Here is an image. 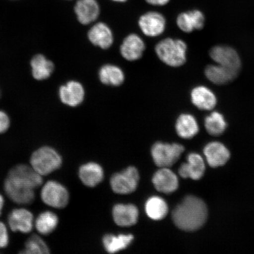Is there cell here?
I'll use <instances>...</instances> for the list:
<instances>
[{
    "instance_id": "obj_1",
    "label": "cell",
    "mask_w": 254,
    "mask_h": 254,
    "mask_svg": "<svg viewBox=\"0 0 254 254\" xmlns=\"http://www.w3.org/2000/svg\"><path fill=\"white\" fill-rule=\"evenodd\" d=\"M43 183L42 176L31 166L17 165L6 177L4 189L8 197L19 205H29L36 197L35 190Z\"/></svg>"
},
{
    "instance_id": "obj_2",
    "label": "cell",
    "mask_w": 254,
    "mask_h": 254,
    "mask_svg": "<svg viewBox=\"0 0 254 254\" xmlns=\"http://www.w3.org/2000/svg\"><path fill=\"white\" fill-rule=\"evenodd\" d=\"M208 209L202 199L192 195L186 196L173 212L174 224L180 229L195 231L205 223Z\"/></svg>"
},
{
    "instance_id": "obj_3",
    "label": "cell",
    "mask_w": 254,
    "mask_h": 254,
    "mask_svg": "<svg viewBox=\"0 0 254 254\" xmlns=\"http://www.w3.org/2000/svg\"><path fill=\"white\" fill-rule=\"evenodd\" d=\"M187 45L185 41L168 37L159 41L155 52L161 62L171 67H180L187 61Z\"/></svg>"
},
{
    "instance_id": "obj_4",
    "label": "cell",
    "mask_w": 254,
    "mask_h": 254,
    "mask_svg": "<svg viewBox=\"0 0 254 254\" xmlns=\"http://www.w3.org/2000/svg\"><path fill=\"white\" fill-rule=\"evenodd\" d=\"M30 164L33 169L41 176H46L61 167L62 159L55 149L43 147L32 154Z\"/></svg>"
},
{
    "instance_id": "obj_5",
    "label": "cell",
    "mask_w": 254,
    "mask_h": 254,
    "mask_svg": "<svg viewBox=\"0 0 254 254\" xmlns=\"http://www.w3.org/2000/svg\"><path fill=\"white\" fill-rule=\"evenodd\" d=\"M184 151L183 145L157 142L152 148L151 153L155 164L161 168L171 167L179 160Z\"/></svg>"
},
{
    "instance_id": "obj_6",
    "label": "cell",
    "mask_w": 254,
    "mask_h": 254,
    "mask_svg": "<svg viewBox=\"0 0 254 254\" xmlns=\"http://www.w3.org/2000/svg\"><path fill=\"white\" fill-rule=\"evenodd\" d=\"M41 198L46 205L53 208L61 209L67 205L69 193L62 184L55 181H49L44 184L41 189Z\"/></svg>"
},
{
    "instance_id": "obj_7",
    "label": "cell",
    "mask_w": 254,
    "mask_h": 254,
    "mask_svg": "<svg viewBox=\"0 0 254 254\" xmlns=\"http://www.w3.org/2000/svg\"><path fill=\"white\" fill-rule=\"evenodd\" d=\"M139 181L138 170L129 167L123 172L114 175L111 186L114 192L120 194H128L134 191Z\"/></svg>"
},
{
    "instance_id": "obj_8",
    "label": "cell",
    "mask_w": 254,
    "mask_h": 254,
    "mask_svg": "<svg viewBox=\"0 0 254 254\" xmlns=\"http://www.w3.org/2000/svg\"><path fill=\"white\" fill-rule=\"evenodd\" d=\"M138 24L139 29L145 36L157 37L164 33L166 28V19L157 11H149L139 18Z\"/></svg>"
},
{
    "instance_id": "obj_9",
    "label": "cell",
    "mask_w": 254,
    "mask_h": 254,
    "mask_svg": "<svg viewBox=\"0 0 254 254\" xmlns=\"http://www.w3.org/2000/svg\"><path fill=\"white\" fill-rule=\"evenodd\" d=\"M209 56L217 64L238 72L240 70V57L233 48L224 45L216 46L211 49Z\"/></svg>"
},
{
    "instance_id": "obj_10",
    "label": "cell",
    "mask_w": 254,
    "mask_h": 254,
    "mask_svg": "<svg viewBox=\"0 0 254 254\" xmlns=\"http://www.w3.org/2000/svg\"><path fill=\"white\" fill-rule=\"evenodd\" d=\"M59 95L62 103L68 107H77L84 102L85 90L80 82L71 80L60 87Z\"/></svg>"
},
{
    "instance_id": "obj_11",
    "label": "cell",
    "mask_w": 254,
    "mask_h": 254,
    "mask_svg": "<svg viewBox=\"0 0 254 254\" xmlns=\"http://www.w3.org/2000/svg\"><path fill=\"white\" fill-rule=\"evenodd\" d=\"M145 50V44L142 38L135 33L128 35L123 40L120 52L127 61L135 62L140 59Z\"/></svg>"
},
{
    "instance_id": "obj_12",
    "label": "cell",
    "mask_w": 254,
    "mask_h": 254,
    "mask_svg": "<svg viewBox=\"0 0 254 254\" xmlns=\"http://www.w3.org/2000/svg\"><path fill=\"white\" fill-rule=\"evenodd\" d=\"M88 39L93 46L108 50L114 43L112 30L106 23L99 22L92 26L87 33Z\"/></svg>"
},
{
    "instance_id": "obj_13",
    "label": "cell",
    "mask_w": 254,
    "mask_h": 254,
    "mask_svg": "<svg viewBox=\"0 0 254 254\" xmlns=\"http://www.w3.org/2000/svg\"><path fill=\"white\" fill-rule=\"evenodd\" d=\"M74 10L79 23L84 25L94 23L100 14V7L97 0H77Z\"/></svg>"
},
{
    "instance_id": "obj_14",
    "label": "cell",
    "mask_w": 254,
    "mask_h": 254,
    "mask_svg": "<svg viewBox=\"0 0 254 254\" xmlns=\"http://www.w3.org/2000/svg\"><path fill=\"white\" fill-rule=\"evenodd\" d=\"M8 222L12 231L27 234L33 230L34 216L26 209H15L9 214Z\"/></svg>"
},
{
    "instance_id": "obj_15",
    "label": "cell",
    "mask_w": 254,
    "mask_h": 254,
    "mask_svg": "<svg viewBox=\"0 0 254 254\" xmlns=\"http://www.w3.org/2000/svg\"><path fill=\"white\" fill-rule=\"evenodd\" d=\"M190 98L193 106L201 110L211 111L217 104V98L211 89L198 85L192 89Z\"/></svg>"
},
{
    "instance_id": "obj_16",
    "label": "cell",
    "mask_w": 254,
    "mask_h": 254,
    "mask_svg": "<svg viewBox=\"0 0 254 254\" xmlns=\"http://www.w3.org/2000/svg\"><path fill=\"white\" fill-rule=\"evenodd\" d=\"M205 171L204 161L201 155L191 153L187 157V163H184L179 168L180 176L184 179L198 180L204 176Z\"/></svg>"
},
{
    "instance_id": "obj_17",
    "label": "cell",
    "mask_w": 254,
    "mask_h": 254,
    "mask_svg": "<svg viewBox=\"0 0 254 254\" xmlns=\"http://www.w3.org/2000/svg\"><path fill=\"white\" fill-rule=\"evenodd\" d=\"M176 23L181 30L190 33L193 30H201L204 27L205 17L201 11L193 9L180 13L178 15Z\"/></svg>"
},
{
    "instance_id": "obj_18",
    "label": "cell",
    "mask_w": 254,
    "mask_h": 254,
    "mask_svg": "<svg viewBox=\"0 0 254 254\" xmlns=\"http://www.w3.org/2000/svg\"><path fill=\"white\" fill-rule=\"evenodd\" d=\"M152 183L158 191L171 193L179 187V180L176 174L168 168H161L152 178Z\"/></svg>"
},
{
    "instance_id": "obj_19",
    "label": "cell",
    "mask_w": 254,
    "mask_h": 254,
    "mask_svg": "<svg viewBox=\"0 0 254 254\" xmlns=\"http://www.w3.org/2000/svg\"><path fill=\"white\" fill-rule=\"evenodd\" d=\"M204 154L209 166L213 168L224 166L230 157L229 151L219 142L209 143L204 149Z\"/></svg>"
},
{
    "instance_id": "obj_20",
    "label": "cell",
    "mask_w": 254,
    "mask_h": 254,
    "mask_svg": "<svg viewBox=\"0 0 254 254\" xmlns=\"http://www.w3.org/2000/svg\"><path fill=\"white\" fill-rule=\"evenodd\" d=\"M204 72L206 77L212 83L224 85L234 80L239 72L216 64L206 66Z\"/></svg>"
},
{
    "instance_id": "obj_21",
    "label": "cell",
    "mask_w": 254,
    "mask_h": 254,
    "mask_svg": "<svg viewBox=\"0 0 254 254\" xmlns=\"http://www.w3.org/2000/svg\"><path fill=\"white\" fill-rule=\"evenodd\" d=\"M98 78L104 85L119 87L125 81L126 75L120 66L112 64H107L101 66L98 71Z\"/></svg>"
},
{
    "instance_id": "obj_22",
    "label": "cell",
    "mask_w": 254,
    "mask_h": 254,
    "mask_svg": "<svg viewBox=\"0 0 254 254\" xmlns=\"http://www.w3.org/2000/svg\"><path fill=\"white\" fill-rule=\"evenodd\" d=\"M113 214L114 221L121 227L132 226L138 221V209L132 204H117L114 207Z\"/></svg>"
},
{
    "instance_id": "obj_23",
    "label": "cell",
    "mask_w": 254,
    "mask_h": 254,
    "mask_svg": "<svg viewBox=\"0 0 254 254\" xmlns=\"http://www.w3.org/2000/svg\"><path fill=\"white\" fill-rule=\"evenodd\" d=\"M32 75L37 80H45L52 75L55 71L53 63L43 55H37L30 62Z\"/></svg>"
},
{
    "instance_id": "obj_24",
    "label": "cell",
    "mask_w": 254,
    "mask_h": 254,
    "mask_svg": "<svg viewBox=\"0 0 254 254\" xmlns=\"http://www.w3.org/2000/svg\"><path fill=\"white\" fill-rule=\"evenodd\" d=\"M176 129L180 137L190 139L198 134L199 126L197 121L191 114L183 113L178 117Z\"/></svg>"
},
{
    "instance_id": "obj_25",
    "label": "cell",
    "mask_w": 254,
    "mask_h": 254,
    "mask_svg": "<svg viewBox=\"0 0 254 254\" xmlns=\"http://www.w3.org/2000/svg\"><path fill=\"white\" fill-rule=\"evenodd\" d=\"M79 176L84 185L93 187L102 182L104 177L103 168L95 163H88L81 167Z\"/></svg>"
},
{
    "instance_id": "obj_26",
    "label": "cell",
    "mask_w": 254,
    "mask_h": 254,
    "mask_svg": "<svg viewBox=\"0 0 254 254\" xmlns=\"http://www.w3.org/2000/svg\"><path fill=\"white\" fill-rule=\"evenodd\" d=\"M59 218L52 211H45L38 216L35 221V227L41 235L47 236L52 233L58 225Z\"/></svg>"
},
{
    "instance_id": "obj_27",
    "label": "cell",
    "mask_w": 254,
    "mask_h": 254,
    "mask_svg": "<svg viewBox=\"0 0 254 254\" xmlns=\"http://www.w3.org/2000/svg\"><path fill=\"white\" fill-rule=\"evenodd\" d=\"M134 237L132 235H107L103 238L105 249L108 253L114 254L126 249L131 243Z\"/></svg>"
},
{
    "instance_id": "obj_28",
    "label": "cell",
    "mask_w": 254,
    "mask_h": 254,
    "mask_svg": "<svg viewBox=\"0 0 254 254\" xmlns=\"http://www.w3.org/2000/svg\"><path fill=\"white\" fill-rule=\"evenodd\" d=\"M168 205L164 200L159 196H152L145 204V211L149 217L154 220H161L168 213Z\"/></svg>"
},
{
    "instance_id": "obj_29",
    "label": "cell",
    "mask_w": 254,
    "mask_h": 254,
    "mask_svg": "<svg viewBox=\"0 0 254 254\" xmlns=\"http://www.w3.org/2000/svg\"><path fill=\"white\" fill-rule=\"evenodd\" d=\"M204 125L209 134L220 135L227 128V122L224 117L218 111H214L205 119Z\"/></svg>"
},
{
    "instance_id": "obj_30",
    "label": "cell",
    "mask_w": 254,
    "mask_h": 254,
    "mask_svg": "<svg viewBox=\"0 0 254 254\" xmlns=\"http://www.w3.org/2000/svg\"><path fill=\"white\" fill-rule=\"evenodd\" d=\"M21 253L47 254L50 253V249L42 238L37 235H33L28 238L25 243V249Z\"/></svg>"
},
{
    "instance_id": "obj_31",
    "label": "cell",
    "mask_w": 254,
    "mask_h": 254,
    "mask_svg": "<svg viewBox=\"0 0 254 254\" xmlns=\"http://www.w3.org/2000/svg\"><path fill=\"white\" fill-rule=\"evenodd\" d=\"M9 242L7 227L2 222H0V248L3 249L8 246Z\"/></svg>"
},
{
    "instance_id": "obj_32",
    "label": "cell",
    "mask_w": 254,
    "mask_h": 254,
    "mask_svg": "<svg viewBox=\"0 0 254 254\" xmlns=\"http://www.w3.org/2000/svg\"><path fill=\"white\" fill-rule=\"evenodd\" d=\"M10 126V120L7 113L0 110V134L7 131Z\"/></svg>"
},
{
    "instance_id": "obj_33",
    "label": "cell",
    "mask_w": 254,
    "mask_h": 254,
    "mask_svg": "<svg viewBox=\"0 0 254 254\" xmlns=\"http://www.w3.org/2000/svg\"><path fill=\"white\" fill-rule=\"evenodd\" d=\"M170 0H145L149 4L154 6H164L169 2Z\"/></svg>"
},
{
    "instance_id": "obj_34",
    "label": "cell",
    "mask_w": 254,
    "mask_h": 254,
    "mask_svg": "<svg viewBox=\"0 0 254 254\" xmlns=\"http://www.w3.org/2000/svg\"><path fill=\"white\" fill-rule=\"evenodd\" d=\"M4 204V199L3 196L0 194V215L1 214L2 209Z\"/></svg>"
},
{
    "instance_id": "obj_35",
    "label": "cell",
    "mask_w": 254,
    "mask_h": 254,
    "mask_svg": "<svg viewBox=\"0 0 254 254\" xmlns=\"http://www.w3.org/2000/svg\"><path fill=\"white\" fill-rule=\"evenodd\" d=\"M111 1L116 2L123 3L128 1V0H111Z\"/></svg>"
}]
</instances>
